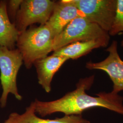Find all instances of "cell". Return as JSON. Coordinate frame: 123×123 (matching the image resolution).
Returning a JSON list of instances; mask_svg holds the SVG:
<instances>
[{
	"instance_id": "obj_5",
	"label": "cell",
	"mask_w": 123,
	"mask_h": 123,
	"mask_svg": "<svg viewBox=\"0 0 123 123\" xmlns=\"http://www.w3.org/2000/svg\"><path fill=\"white\" fill-rule=\"evenodd\" d=\"M84 18L109 33L114 22L117 0H72Z\"/></svg>"
},
{
	"instance_id": "obj_12",
	"label": "cell",
	"mask_w": 123,
	"mask_h": 123,
	"mask_svg": "<svg viewBox=\"0 0 123 123\" xmlns=\"http://www.w3.org/2000/svg\"><path fill=\"white\" fill-rule=\"evenodd\" d=\"M19 35L15 24L9 19L7 1H0V46L14 49Z\"/></svg>"
},
{
	"instance_id": "obj_9",
	"label": "cell",
	"mask_w": 123,
	"mask_h": 123,
	"mask_svg": "<svg viewBox=\"0 0 123 123\" xmlns=\"http://www.w3.org/2000/svg\"><path fill=\"white\" fill-rule=\"evenodd\" d=\"M3 123H91L84 119L82 115H65L62 118L53 119H44L38 117L35 110V106L32 102L26 108L25 112L22 114L13 112Z\"/></svg>"
},
{
	"instance_id": "obj_2",
	"label": "cell",
	"mask_w": 123,
	"mask_h": 123,
	"mask_svg": "<svg viewBox=\"0 0 123 123\" xmlns=\"http://www.w3.org/2000/svg\"><path fill=\"white\" fill-rule=\"evenodd\" d=\"M53 40L51 31L46 24L30 27L19 34L16 45L27 69L53 51Z\"/></svg>"
},
{
	"instance_id": "obj_13",
	"label": "cell",
	"mask_w": 123,
	"mask_h": 123,
	"mask_svg": "<svg viewBox=\"0 0 123 123\" xmlns=\"http://www.w3.org/2000/svg\"><path fill=\"white\" fill-rule=\"evenodd\" d=\"M120 32L123 33V0H117L114 22L109 34L110 36H114ZM121 46L123 47V39L121 42Z\"/></svg>"
},
{
	"instance_id": "obj_4",
	"label": "cell",
	"mask_w": 123,
	"mask_h": 123,
	"mask_svg": "<svg viewBox=\"0 0 123 123\" xmlns=\"http://www.w3.org/2000/svg\"><path fill=\"white\" fill-rule=\"evenodd\" d=\"M102 38L110 39L109 33L84 17L76 18L54 39L53 52L74 42Z\"/></svg>"
},
{
	"instance_id": "obj_10",
	"label": "cell",
	"mask_w": 123,
	"mask_h": 123,
	"mask_svg": "<svg viewBox=\"0 0 123 123\" xmlns=\"http://www.w3.org/2000/svg\"><path fill=\"white\" fill-rule=\"evenodd\" d=\"M69 60L66 57L52 55L40 59L34 62L38 84L45 91L49 93L51 91V83L57 71Z\"/></svg>"
},
{
	"instance_id": "obj_7",
	"label": "cell",
	"mask_w": 123,
	"mask_h": 123,
	"mask_svg": "<svg viewBox=\"0 0 123 123\" xmlns=\"http://www.w3.org/2000/svg\"><path fill=\"white\" fill-rule=\"evenodd\" d=\"M106 51L109 55L104 60L97 62H88L86 68L89 70H99L105 72L113 82L112 91L119 93L123 91V60L118 52V42L113 41Z\"/></svg>"
},
{
	"instance_id": "obj_6",
	"label": "cell",
	"mask_w": 123,
	"mask_h": 123,
	"mask_svg": "<svg viewBox=\"0 0 123 123\" xmlns=\"http://www.w3.org/2000/svg\"><path fill=\"white\" fill-rule=\"evenodd\" d=\"M56 3V1L50 0H22L14 23L19 33L33 24H46Z\"/></svg>"
},
{
	"instance_id": "obj_11",
	"label": "cell",
	"mask_w": 123,
	"mask_h": 123,
	"mask_svg": "<svg viewBox=\"0 0 123 123\" xmlns=\"http://www.w3.org/2000/svg\"><path fill=\"white\" fill-rule=\"evenodd\" d=\"M110 40V39L102 38L74 42L54 51L53 55L66 57L68 59H77L93 49L106 47Z\"/></svg>"
},
{
	"instance_id": "obj_1",
	"label": "cell",
	"mask_w": 123,
	"mask_h": 123,
	"mask_svg": "<svg viewBox=\"0 0 123 123\" xmlns=\"http://www.w3.org/2000/svg\"><path fill=\"white\" fill-rule=\"evenodd\" d=\"M94 75L80 79L74 90L67 93L61 98L53 101L34 102L36 114L42 117L56 113L65 115H82L84 111L100 107L123 115V97L111 91L99 92L96 96L89 95L86 92L94 83Z\"/></svg>"
},
{
	"instance_id": "obj_14",
	"label": "cell",
	"mask_w": 123,
	"mask_h": 123,
	"mask_svg": "<svg viewBox=\"0 0 123 123\" xmlns=\"http://www.w3.org/2000/svg\"><path fill=\"white\" fill-rule=\"evenodd\" d=\"M23 0H10L7 2V12L10 21L14 24L16 16Z\"/></svg>"
},
{
	"instance_id": "obj_8",
	"label": "cell",
	"mask_w": 123,
	"mask_h": 123,
	"mask_svg": "<svg viewBox=\"0 0 123 123\" xmlns=\"http://www.w3.org/2000/svg\"><path fill=\"white\" fill-rule=\"evenodd\" d=\"M79 17H84V16L72 0H60L56 2L46 25L50 30L54 39L72 20Z\"/></svg>"
},
{
	"instance_id": "obj_3",
	"label": "cell",
	"mask_w": 123,
	"mask_h": 123,
	"mask_svg": "<svg viewBox=\"0 0 123 123\" xmlns=\"http://www.w3.org/2000/svg\"><path fill=\"white\" fill-rule=\"evenodd\" d=\"M23 63L22 55L18 49H9L0 46V80L2 92L0 98V106L4 108L6 105L10 93L19 101L22 99L17 86V76Z\"/></svg>"
}]
</instances>
